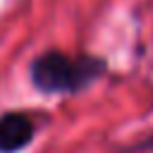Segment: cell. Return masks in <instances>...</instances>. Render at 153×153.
Returning a JSON list of instances; mask_svg holds the SVG:
<instances>
[{
  "instance_id": "1",
  "label": "cell",
  "mask_w": 153,
  "mask_h": 153,
  "mask_svg": "<svg viewBox=\"0 0 153 153\" xmlns=\"http://www.w3.org/2000/svg\"><path fill=\"white\" fill-rule=\"evenodd\" d=\"M108 69V62L96 55H67L62 50H45L31 60L29 76L36 91L45 96H72L88 88Z\"/></svg>"
},
{
  "instance_id": "2",
  "label": "cell",
  "mask_w": 153,
  "mask_h": 153,
  "mask_svg": "<svg viewBox=\"0 0 153 153\" xmlns=\"http://www.w3.org/2000/svg\"><path fill=\"white\" fill-rule=\"evenodd\" d=\"M36 139V122L22 110H5L0 115V153H22Z\"/></svg>"
}]
</instances>
